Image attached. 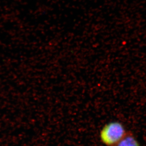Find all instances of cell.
<instances>
[{
  "instance_id": "6da1fadb",
  "label": "cell",
  "mask_w": 146,
  "mask_h": 146,
  "mask_svg": "<svg viewBox=\"0 0 146 146\" xmlns=\"http://www.w3.org/2000/svg\"><path fill=\"white\" fill-rule=\"evenodd\" d=\"M127 132L121 122H109L100 131V139L106 146H115L125 137Z\"/></svg>"
},
{
  "instance_id": "7a4b0ae2",
  "label": "cell",
  "mask_w": 146,
  "mask_h": 146,
  "mask_svg": "<svg viewBox=\"0 0 146 146\" xmlns=\"http://www.w3.org/2000/svg\"><path fill=\"white\" fill-rule=\"evenodd\" d=\"M115 146H141L132 134L127 132L125 137Z\"/></svg>"
}]
</instances>
